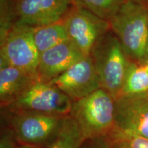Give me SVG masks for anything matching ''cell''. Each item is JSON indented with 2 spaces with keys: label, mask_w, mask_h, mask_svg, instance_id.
<instances>
[{
  "label": "cell",
  "mask_w": 148,
  "mask_h": 148,
  "mask_svg": "<svg viewBox=\"0 0 148 148\" xmlns=\"http://www.w3.org/2000/svg\"><path fill=\"white\" fill-rule=\"evenodd\" d=\"M109 23L130 60L143 65L148 38V6L125 0Z\"/></svg>",
  "instance_id": "cell-1"
},
{
  "label": "cell",
  "mask_w": 148,
  "mask_h": 148,
  "mask_svg": "<svg viewBox=\"0 0 148 148\" xmlns=\"http://www.w3.org/2000/svg\"><path fill=\"white\" fill-rule=\"evenodd\" d=\"M90 56L101 88L108 92L115 101L121 95L131 60L116 35L110 32L98 40Z\"/></svg>",
  "instance_id": "cell-2"
},
{
  "label": "cell",
  "mask_w": 148,
  "mask_h": 148,
  "mask_svg": "<svg viewBox=\"0 0 148 148\" xmlns=\"http://www.w3.org/2000/svg\"><path fill=\"white\" fill-rule=\"evenodd\" d=\"M70 114L77 121L85 139L103 138L114 128V99L100 88L73 101Z\"/></svg>",
  "instance_id": "cell-3"
},
{
  "label": "cell",
  "mask_w": 148,
  "mask_h": 148,
  "mask_svg": "<svg viewBox=\"0 0 148 148\" xmlns=\"http://www.w3.org/2000/svg\"><path fill=\"white\" fill-rule=\"evenodd\" d=\"M4 127L19 145L46 147L55 137L64 116L1 109Z\"/></svg>",
  "instance_id": "cell-4"
},
{
  "label": "cell",
  "mask_w": 148,
  "mask_h": 148,
  "mask_svg": "<svg viewBox=\"0 0 148 148\" xmlns=\"http://www.w3.org/2000/svg\"><path fill=\"white\" fill-rule=\"evenodd\" d=\"M73 101L50 82L36 81L1 109L64 116L71 113Z\"/></svg>",
  "instance_id": "cell-5"
},
{
  "label": "cell",
  "mask_w": 148,
  "mask_h": 148,
  "mask_svg": "<svg viewBox=\"0 0 148 148\" xmlns=\"http://www.w3.org/2000/svg\"><path fill=\"white\" fill-rule=\"evenodd\" d=\"M34 28L14 24L1 41V66H14L36 77L39 53L33 38Z\"/></svg>",
  "instance_id": "cell-6"
},
{
  "label": "cell",
  "mask_w": 148,
  "mask_h": 148,
  "mask_svg": "<svg viewBox=\"0 0 148 148\" xmlns=\"http://www.w3.org/2000/svg\"><path fill=\"white\" fill-rule=\"evenodd\" d=\"M68 38L84 56H90L100 38L110 31L108 21L90 11L73 5L63 18Z\"/></svg>",
  "instance_id": "cell-7"
},
{
  "label": "cell",
  "mask_w": 148,
  "mask_h": 148,
  "mask_svg": "<svg viewBox=\"0 0 148 148\" xmlns=\"http://www.w3.org/2000/svg\"><path fill=\"white\" fill-rule=\"evenodd\" d=\"M73 5L72 0H15V23L38 27L60 22Z\"/></svg>",
  "instance_id": "cell-8"
},
{
  "label": "cell",
  "mask_w": 148,
  "mask_h": 148,
  "mask_svg": "<svg viewBox=\"0 0 148 148\" xmlns=\"http://www.w3.org/2000/svg\"><path fill=\"white\" fill-rule=\"evenodd\" d=\"M114 127L148 139V92L121 96L114 101Z\"/></svg>",
  "instance_id": "cell-9"
},
{
  "label": "cell",
  "mask_w": 148,
  "mask_h": 148,
  "mask_svg": "<svg viewBox=\"0 0 148 148\" xmlns=\"http://www.w3.org/2000/svg\"><path fill=\"white\" fill-rule=\"evenodd\" d=\"M73 101L84 98L101 88L90 56H84L50 81Z\"/></svg>",
  "instance_id": "cell-10"
},
{
  "label": "cell",
  "mask_w": 148,
  "mask_h": 148,
  "mask_svg": "<svg viewBox=\"0 0 148 148\" xmlns=\"http://www.w3.org/2000/svg\"><path fill=\"white\" fill-rule=\"evenodd\" d=\"M84 56L68 39L39 55L36 75L38 81L49 82L66 71Z\"/></svg>",
  "instance_id": "cell-11"
},
{
  "label": "cell",
  "mask_w": 148,
  "mask_h": 148,
  "mask_svg": "<svg viewBox=\"0 0 148 148\" xmlns=\"http://www.w3.org/2000/svg\"><path fill=\"white\" fill-rule=\"evenodd\" d=\"M36 81V76L10 65L0 67V102L6 106Z\"/></svg>",
  "instance_id": "cell-12"
},
{
  "label": "cell",
  "mask_w": 148,
  "mask_h": 148,
  "mask_svg": "<svg viewBox=\"0 0 148 148\" xmlns=\"http://www.w3.org/2000/svg\"><path fill=\"white\" fill-rule=\"evenodd\" d=\"M86 140L77 121L71 114L64 117L62 125L46 148H79Z\"/></svg>",
  "instance_id": "cell-13"
},
{
  "label": "cell",
  "mask_w": 148,
  "mask_h": 148,
  "mask_svg": "<svg viewBox=\"0 0 148 148\" xmlns=\"http://www.w3.org/2000/svg\"><path fill=\"white\" fill-rule=\"evenodd\" d=\"M33 38L39 55L69 39L63 20L45 26L34 27Z\"/></svg>",
  "instance_id": "cell-14"
},
{
  "label": "cell",
  "mask_w": 148,
  "mask_h": 148,
  "mask_svg": "<svg viewBox=\"0 0 148 148\" xmlns=\"http://www.w3.org/2000/svg\"><path fill=\"white\" fill-rule=\"evenodd\" d=\"M147 92L148 70L145 65L131 61L119 97L145 93Z\"/></svg>",
  "instance_id": "cell-15"
},
{
  "label": "cell",
  "mask_w": 148,
  "mask_h": 148,
  "mask_svg": "<svg viewBox=\"0 0 148 148\" xmlns=\"http://www.w3.org/2000/svg\"><path fill=\"white\" fill-rule=\"evenodd\" d=\"M73 5L90 11L108 21L116 13L125 0H72Z\"/></svg>",
  "instance_id": "cell-16"
},
{
  "label": "cell",
  "mask_w": 148,
  "mask_h": 148,
  "mask_svg": "<svg viewBox=\"0 0 148 148\" xmlns=\"http://www.w3.org/2000/svg\"><path fill=\"white\" fill-rule=\"evenodd\" d=\"M106 148H148V139L123 132L114 127L103 138Z\"/></svg>",
  "instance_id": "cell-17"
},
{
  "label": "cell",
  "mask_w": 148,
  "mask_h": 148,
  "mask_svg": "<svg viewBox=\"0 0 148 148\" xmlns=\"http://www.w3.org/2000/svg\"><path fill=\"white\" fill-rule=\"evenodd\" d=\"M1 5V41L4 39L9 31L15 24L14 1L0 0Z\"/></svg>",
  "instance_id": "cell-18"
},
{
  "label": "cell",
  "mask_w": 148,
  "mask_h": 148,
  "mask_svg": "<svg viewBox=\"0 0 148 148\" xmlns=\"http://www.w3.org/2000/svg\"><path fill=\"white\" fill-rule=\"evenodd\" d=\"M16 141L12 134L3 128L1 131V137H0V148H17Z\"/></svg>",
  "instance_id": "cell-19"
},
{
  "label": "cell",
  "mask_w": 148,
  "mask_h": 148,
  "mask_svg": "<svg viewBox=\"0 0 148 148\" xmlns=\"http://www.w3.org/2000/svg\"><path fill=\"white\" fill-rule=\"evenodd\" d=\"M79 148H106L103 138L95 140H86Z\"/></svg>",
  "instance_id": "cell-20"
},
{
  "label": "cell",
  "mask_w": 148,
  "mask_h": 148,
  "mask_svg": "<svg viewBox=\"0 0 148 148\" xmlns=\"http://www.w3.org/2000/svg\"><path fill=\"white\" fill-rule=\"evenodd\" d=\"M17 148H42L41 147L34 145H19Z\"/></svg>",
  "instance_id": "cell-21"
},
{
  "label": "cell",
  "mask_w": 148,
  "mask_h": 148,
  "mask_svg": "<svg viewBox=\"0 0 148 148\" xmlns=\"http://www.w3.org/2000/svg\"><path fill=\"white\" fill-rule=\"evenodd\" d=\"M148 62V38L147 42V46H146V50H145V60H144L143 65Z\"/></svg>",
  "instance_id": "cell-22"
},
{
  "label": "cell",
  "mask_w": 148,
  "mask_h": 148,
  "mask_svg": "<svg viewBox=\"0 0 148 148\" xmlns=\"http://www.w3.org/2000/svg\"><path fill=\"white\" fill-rule=\"evenodd\" d=\"M131 1H135V2H138L140 3H145V0H131Z\"/></svg>",
  "instance_id": "cell-23"
},
{
  "label": "cell",
  "mask_w": 148,
  "mask_h": 148,
  "mask_svg": "<svg viewBox=\"0 0 148 148\" xmlns=\"http://www.w3.org/2000/svg\"><path fill=\"white\" fill-rule=\"evenodd\" d=\"M145 66H146V68H147V69L148 70V62H147V63L145 64Z\"/></svg>",
  "instance_id": "cell-24"
},
{
  "label": "cell",
  "mask_w": 148,
  "mask_h": 148,
  "mask_svg": "<svg viewBox=\"0 0 148 148\" xmlns=\"http://www.w3.org/2000/svg\"><path fill=\"white\" fill-rule=\"evenodd\" d=\"M147 1H148V0H147Z\"/></svg>",
  "instance_id": "cell-25"
}]
</instances>
